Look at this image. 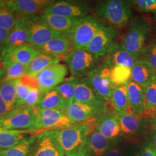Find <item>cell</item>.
Instances as JSON below:
<instances>
[{
    "label": "cell",
    "mask_w": 156,
    "mask_h": 156,
    "mask_svg": "<svg viewBox=\"0 0 156 156\" xmlns=\"http://www.w3.org/2000/svg\"><path fill=\"white\" fill-rule=\"evenodd\" d=\"M28 32V43L36 48L45 45L50 40L62 35L51 29L41 20L40 17L35 16H29Z\"/></svg>",
    "instance_id": "8fae6325"
},
{
    "label": "cell",
    "mask_w": 156,
    "mask_h": 156,
    "mask_svg": "<svg viewBox=\"0 0 156 156\" xmlns=\"http://www.w3.org/2000/svg\"><path fill=\"white\" fill-rule=\"evenodd\" d=\"M104 156H123V151L119 147L110 148L106 151Z\"/></svg>",
    "instance_id": "f6af8a7d"
},
{
    "label": "cell",
    "mask_w": 156,
    "mask_h": 156,
    "mask_svg": "<svg viewBox=\"0 0 156 156\" xmlns=\"http://www.w3.org/2000/svg\"><path fill=\"white\" fill-rule=\"evenodd\" d=\"M140 156V154H134L133 156Z\"/></svg>",
    "instance_id": "f907efd6"
},
{
    "label": "cell",
    "mask_w": 156,
    "mask_h": 156,
    "mask_svg": "<svg viewBox=\"0 0 156 156\" xmlns=\"http://www.w3.org/2000/svg\"><path fill=\"white\" fill-rule=\"evenodd\" d=\"M41 53V51L36 48L27 44L12 47L4 53L2 63L16 62L27 66Z\"/></svg>",
    "instance_id": "ac0fdd59"
},
{
    "label": "cell",
    "mask_w": 156,
    "mask_h": 156,
    "mask_svg": "<svg viewBox=\"0 0 156 156\" xmlns=\"http://www.w3.org/2000/svg\"><path fill=\"white\" fill-rule=\"evenodd\" d=\"M156 79V71L146 62L138 60L131 68V79L145 89Z\"/></svg>",
    "instance_id": "d4e9b609"
},
{
    "label": "cell",
    "mask_w": 156,
    "mask_h": 156,
    "mask_svg": "<svg viewBox=\"0 0 156 156\" xmlns=\"http://www.w3.org/2000/svg\"><path fill=\"white\" fill-rule=\"evenodd\" d=\"M36 136H32L26 141L11 147L0 149V156H31Z\"/></svg>",
    "instance_id": "d6a6232c"
},
{
    "label": "cell",
    "mask_w": 156,
    "mask_h": 156,
    "mask_svg": "<svg viewBox=\"0 0 156 156\" xmlns=\"http://www.w3.org/2000/svg\"><path fill=\"white\" fill-rule=\"evenodd\" d=\"M31 156H65V154L56 140L46 131L37 135Z\"/></svg>",
    "instance_id": "e0dca14e"
},
{
    "label": "cell",
    "mask_w": 156,
    "mask_h": 156,
    "mask_svg": "<svg viewBox=\"0 0 156 156\" xmlns=\"http://www.w3.org/2000/svg\"><path fill=\"white\" fill-rule=\"evenodd\" d=\"M13 110L14 109H12L11 107L6 104L0 94V119L4 117Z\"/></svg>",
    "instance_id": "ee69618b"
},
{
    "label": "cell",
    "mask_w": 156,
    "mask_h": 156,
    "mask_svg": "<svg viewBox=\"0 0 156 156\" xmlns=\"http://www.w3.org/2000/svg\"><path fill=\"white\" fill-rule=\"evenodd\" d=\"M106 108H97L73 101L68 104L65 110V113L75 123L79 124L93 118L96 115L104 113Z\"/></svg>",
    "instance_id": "2e32d148"
},
{
    "label": "cell",
    "mask_w": 156,
    "mask_h": 156,
    "mask_svg": "<svg viewBox=\"0 0 156 156\" xmlns=\"http://www.w3.org/2000/svg\"><path fill=\"white\" fill-rule=\"evenodd\" d=\"M111 79L115 85L127 83L131 79V68L124 66H116L111 68Z\"/></svg>",
    "instance_id": "e575fe53"
},
{
    "label": "cell",
    "mask_w": 156,
    "mask_h": 156,
    "mask_svg": "<svg viewBox=\"0 0 156 156\" xmlns=\"http://www.w3.org/2000/svg\"><path fill=\"white\" fill-rule=\"evenodd\" d=\"M110 140L106 139L97 130L87 137L81 156H102L110 149Z\"/></svg>",
    "instance_id": "ffe728a7"
},
{
    "label": "cell",
    "mask_w": 156,
    "mask_h": 156,
    "mask_svg": "<svg viewBox=\"0 0 156 156\" xmlns=\"http://www.w3.org/2000/svg\"><path fill=\"white\" fill-rule=\"evenodd\" d=\"M91 10L89 3L83 1H53L42 13L69 18L82 19L88 15Z\"/></svg>",
    "instance_id": "ba28073f"
},
{
    "label": "cell",
    "mask_w": 156,
    "mask_h": 156,
    "mask_svg": "<svg viewBox=\"0 0 156 156\" xmlns=\"http://www.w3.org/2000/svg\"><path fill=\"white\" fill-rule=\"evenodd\" d=\"M34 130H19L15 133H0V149H7L26 141L32 136L31 133H37Z\"/></svg>",
    "instance_id": "f546056e"
},
{
    "label": "cell",
    "mask_w": 156,
    "mask_h": 156,
    "mask_svg": "<svg viewBox=\"0 0 156 156\" xmlns=\"http://www.w3.org/2000/svg\"><path fill=\"white\" fill-rule=\"evenodd\" d=\"M0 94L3 100L12 109L17 108L15 79H0Z\"/></svg>",
    "instance_id": "4dcf8cb0"
},
{
    "label": "cell",
    "mask_w": 156,
    "mask_h": 156,
    "mask_svg": "<svg viewBox=\"0 0 156 156\" xmlns=\"http://www.w3.org/2000/svg\"><path fill=\"white\" fill-rule=\"evenodd\" d=\"M79 79L74 76L70 77L54 89L61 95L62 98L68 104L74 101L75 89Z\"/></svg>",
    "instance_id": "836d02e7"
},
{
    "label": "cell",
    "mask_w": 156,
    "mask_h": 156,
    "mask_svg": "<svg viewBox=\"0 0 156 156\" xmlns=\"http://www.w3.org/2000/svg\"><path fill=\"white\" fill-rule=\"evenodd\" d=\"M101 58L83 50H73L63 59L68 65L73 76L82 78L88 75L98 66Z\"/></svg>",
    "instance_id": "5b68a950"
},
{
    "label": "cell",
    "mask_w": 156,
    "mask_h": 156,
    "mask_svg": "<svg viewBox=\"0 0 156 156\" xmlns=\"http://www.w3.org/2000/svg\"><path fill=\"white\" fill-rule=\"evenodd\" d=\"M109 102L116 112L133 113L128 105L127 83L115 85Z\"/></svg>",
    "instance_id": "4316f807"
},
{
    "label": "cell",
    "mask_w": 156,
    "mask_h": 156,
    "mask_svg": "<svg viewBox=\"0 0 156 156\" xmlns=\"http://www.w3.org/2000/svg\"><path fill=\"white\" fill-rule=\"evenodd\" d=\"M40 19L53 30L64 34L69 38L81 19L44 13L41 15Z\"/></svg>",
    "instance_id": "d6986e66"
},
{
    "label": "cell",
    "mask_w": 156,
    "mask_h": 156,
    "mask_svg": "<svg viewBox=\"0 0 156 156\" xmlns=\"http://www.w3.org/2000/svg\"><path fill=\"white\" fill-rule=\"evenodd\" d=\"M128 105L133 113L142 116L145 111V90L129 80L127 83Z\"/></svg>",
    "instance_id": "603a6c76"
},
{
    "label": "cell",
    "mask_w": 156,
    "mask_h": 156,
    "mask_svg": "<svg viewBox=\"0 0 156 156\" xmlns=\"http://www.w3.org/2000/svg\"><path fill=\"white\" fill-rule=\"evenodd\" d=\"M19 19L6 8L0 12V28L11 31L16 26Z\"/></svg>",
    "instance_id": "f35d334b"
},
{
    "label": "cell",
    "mask_w": 156,
    "mask_h": 156,
    "mask_svg": "<svg viewBox=\"0 0 156 156\" xmlns=\"http://www.w3.org/2000/svg\"><path fill=\"white\" fill-rule=\"evenodd\" d=\"M106 26V23L97 16L87 15L81 19L69 36L73 49H83Z\"/></svg>",
    "instance_id": "3957f363"
},
{
    "label": "cell",
    "mask_w": 156,
    "mask_h": 156,
    "mask_svg": "<svg viewBox=\"0 0 156 156\" xmlns=\"http://www.w3.org/2000/svg\"><path fill=\"white\" fill-rule=\"evenodd\" d=\"M37 49L43 53L58 58H63L64 56L73 51V48L70 38L62 34L50 40L45 45L37 48Z\"/></svg>",
    "instance_id": "44dd1931"
},
{
    "label": "cell",
    "mask_w": 156,
    "mask_h": 156,
    "mask_svg": "<svg viewBox=\"0 0 156 156\" xmlns=\"http://www.w3.org/2000/svg\"><path fill=\"white\" fill-rule=\"evenodd\" d=\"M68 104L56 90L53 89L42 94L37 107L43 109L65 111Z\"/></svg>",
    "instance_id": "f1b7e54d"
},
{
    "label": "cell",
    "mask_w": 156,
    "mask_h": 156,
    "mask_svg": "<svg viewBox=\"0 0 156 156\" xmlns=\"http://www.w3.org/2000/svg\"><path fill=\"white\" fill-rule=\"evenodd\" d=\"M15 86L16 91L17 107L23 106L27 100L28 95L33 88L23 83L19 78L15 79Z\"/></svg>",
    "instance_id": "ab89813d"
},
{
    "label": "cell",
    "mask_w": 156,
    "mask_h": 156,
    "mask_svg": "<svg viewBox=\"0 0 156 156\" xmlns=\"http://www.w3.org/2000/svg\"><path fill=\"white\" fill-rule=\"evenodd\" d=\"M42 93L39 88H34L30 93L27 100L23 106L26 107H36L39 102Z\"/></svg>",
    "instance_id": "60d3db41"
},
{
    "label": "cell",
    "mask_w": 156,
    "mask_h": 156,
    "mask_svg": "<svg viewBox=\"0 0 156 156\" xmlns=\"http://www.w3.org/2000/svg\"><path fill=\"white\" fill-rule=\"evenodd\" d=\"M68 68L64 64L56 63L46 68L36 76L42 94L54 89L64 82Z\"/></svg>",
    "instance_id": "30bf717a"
},
{
    "label": "cell",
    "mask_w": 156,
    "mask_h": 156,
    "mask_svg": "<svg viewBox=\"0 0 156 156\" xmlns=\"http://www.w3.org/2000/svg\"><path fill=\"white\" fill-rule=\"evenodd\" d=\"M131 6L141 13H149L156 19V0H131Z\"/></svg>",
    "instance_id": "8d00e7d4"
},
{
    "label": "cell",
    "mask_w": 156,
    "mask_h": 156,
    "mask_svg": "<svg viewBox=\"0 0 156 156\" xmlns=\"http://www.w3.org/2000/svg\"><path fill=\"white\" fill-rule=\"evenodd\" d=\"M74 101L97 108H105L106 102L97 92L88 77L79 79L75 89Z\"/></svg>",
    "instance_id": "4fadbf2b"
},
{
    "label": "cell",
    "mask_w": 156,
    "mask_h": 156,
    "mask_svg": "<svg viewBox=\"0 0 156 156\" xmlns=\"http://www.w3.org/2000/svg\"><path fill=\"white\" fill-rule=\"evenodd\" d=\"M156 129L154 131H153V141H154V149L156 151V126L155 127Z\"/></svg>",
    "instance_id": "681fc988"
},
{
    "label": "cell",
    "mask_w": 156,
    "mask_h": 156,
    "mask_svg": "<svg viewBox=\"0 0 156 156\" xmlns=\"http://www.w3.org/2000/svg\"><path fill=\"white\" fill-rule=\"evenodd\" d=\"M137 56L127 50L122 42L115 43L106 54L104 64L112 68L116 66H124L132 68L138 61Z\"/></svg>",
    "instance_id": "5bb4252c"
},
{
    "label": "cell",
    "mask_w": 156,
    "mask_h": 156,
    "mask_svg": "<svg viewBox=\"0 0 156 156\" xmlns=\"http://www.w3.org/2000/svg\"><path fill=\"white\" fill-rule=\"evenodd\" d=\"M37 111V106H20L0 119V127L10 130L35 131L34 127Z\"/></svg>",
    "instance_id": "52a82bcc"
},
{
    "label": "cell",
    "mask_w": 156,
    "mask_h": 156,
    "mask_svg": "<svg viewBox=\"0 0 156 156\" xmlns=\"http://www.w3.org/2000/svg\"><path fill=\"white\" fill-rule=\"evenodd\" d=\"M78 125L68 118L64 111L37 108L34 129L40 133L68 128Z\"/></svg>",
    "instance_id": "8992f818"
},
{
    "label": "cell",
    "mask_w": 156,
    "mask_h": 156,
    "mask_svg": "<svg viewBox=\"0 0 156 156\" xmlns=\"http://www.w3.org/2000/svg\"><path fill=\"white\" fill-rule=\"evenodd\" d=\"M119 123L122 133L134 135L138 133L143 126L144 117L129 112H116L114 113Z\"/></svg>",
    "instance_id": "cb8c5ba5"
},
{
    "label": "cell",
    "mask_w": 156,
    "mask_h": 156,
    "mask_svg": "<svg viewBox=\"0 0 156 156\" xmlns=\"http://www.w3.org/2000/svg\"><path fill=\"white\" fill-rule=\"evenodd\" d=\"M19 130H10V129H6L5 128H2L0 127V133H15L17 132Z\"/></svg>",
    "instance_id": "c3c4849f"
},
{
    "label": "cell",
    "mask_w": 156,
    "mask_h": 156,
    "mask_svg": "<svg viewBox=\"0 0 156 156\" xmlns=\"http://www.w3.org/2000/svg\"><path fill=\"white\" fill-rule=\"evenodd\" d=\"M117 35V29L106 26L96 34L83 50L99 57H104L115 43V40Z\"/></svg>",
    "instance_id": "7c38bea8"
},
{
    "label": "cell",
    "mask_w": 156,
    "mask_h": 156,
    "mask_svg": "<svg viewBox=\"0 0 156 156\" xmlns=\"http://www.w3.org/2000/svg\"><path fill=\"white\" fill-rule=\"evenodd\" d=\"M26 65H23L16 62H9L3 64L4 78L6 79H16L20 78L23 75L26 74Z\"/></svg>",
    "instance_id": "d590c367"
},
{
    "label": "cell",
    "mask_w": 156,
    "mask_h": 156,
    "mask_svg": "<svg viewBox=\"0 0 156 156\" xmlns=\"http://www.w3.org/2000/svg\"><path fill=\"white\" fill-rule=\"evenodd\" d=\"M138 58L146 62L156 71V44L145 46L140 51Z\"/></svg>",
    "instance_id": "74e56055"
},
{
    "label": "cell",
    "mask_w": 156,
    "mask_h": 156,
    "mask_svg": "<svg viewBox=\"0 0 156 156\" xmlns=\"http://www.w3.org/2000/svg\"><path fill=\"white\" fill-rule=\"evenodd\" d=\"M11 31L0 28V61L2 60L4 52V46Z\"/></svg>",
    "instance_id": "7bdbcfd3"
},
{
    "label": "cell",
    "mask_w": 156,
    "mask_h": 156,
    "mask_svg": "<svg viewBox=\"0 0 156 156\" xmlns=\"http://www.w3.org/2000/svg\"><path fill=\"white\" fill-rule=\"evenodd\" d=\"M144 90L145 111L142 117L153 120L156 113V79Z\"/></svg>",
    "instance_id": "1f68e13d"
},
{
    "label": "cell",
    "mask_w": 156,
    "mask_h": 156,
    "mask_svg": "<svg viewBox=\"0 0 156 156\" xmlns=\"http://www.w3.org/2000/svg\"><path fill=\"white\" fill-rule=\"evenodd\" d=\"M96 118L68 128L46 131L64 151L65 156H81L87 137L96 129Z\"/></svg>",
    "instance_id": "6da1fadb"
},
{
    "label": "cell",
    "mask_w": 156,
    "mask_h": 156,
    "mask_svg": "<svg viewBox=\"0 0 156 156\" xmlns=\"http://www.w3.org/2000/svg\"><path fill=\"white\" fill-rule=\"evenodd\" d=\"M140 156H156V149L151 146H147L141 151Z\"/></svg>",
    "instance_id": "bcb514c9"
},
{
    "label": "cell",
    "mask_w": 156,
    "mask_h": 156,
    "mask_svg": "<svg viewBox=\"0 0 156 156\" xmlns=\"http://www.w3.org/2000/svg\"><path fill=\"white\" fill-rule=\"evenodd\" d=\"M59 62V58L41 52L27 65L26 74L36 77L46 68Z\"/></svg>",
    "instance_id": "83f0119b"
},
{
    "label": "cell",
    "mask_w": 156,
    "mask_h": 156,
    "mask_svg": "<svg viewBox=\"0 0 156 156\" xmlns=\"http://www.w3.org/2000/svg\"><path fill=\"white\" fill-rule=\"evenodd\" d=\"M87 77L98 94L109 102L115 87L112 81L111 68L102 63L93 69Z\"/></svg>",
    "instance_id": "9c48e42d"
},
{
    "label": "cell",
    "mask_w": 156,
    "mask_h": 156,
    "mask_svg": "<svg viewBox=\"0 0 156 156\" xmlns=\"http://www.w3.org/2000/svg\"><path fill=\"white\" fill-rule=\"evenodd\" d=\"M153 120H154L155 122H156V117H155V118H154V119H153Z\"/></svg>",
    "instance_id": "816d5d0a"
},
{
    "label": "cell",
    "mask_w": 156,
    "mask_h": 156,
    "mask_svg": "<svg viewBox=\"0 0 156 156\" xmlns=\"http://www.w3.org/2000/svg\"><path fill=\"white\" fill-rule=\"evenodd\" d=\"M96 15L116 29L122 28L131 20V6L129 1L101 0L97 2Z\"/></svg>",
    "instance_id": "7a4b0ae2"
},
{
    "label": "cell",
    "mask_w": 156,
    "mask_h": 156,
    "mask_svg": "<svg viewBox=\"0 0 156 156\" xmlns=\"http://www.w3.org/2000/svg\"><path fill=\"white\" fill-rule=\"evenodd\" d=\"M6 3H7V1H4V0L1 1L0 0V12L7 8Z\"/></svg>",
    "instance_id": "7dc6e473"
},
{
    "label": "cell",
    "mask_w": 156,
    "mask_h": 156,
    "mask_svg": "<svg viewBox=\"0 0 156 156\" xmlns=\"http://www.w3.org/2000/svg\"><path fill=\"white\" fill-rule=\"evenodd\" d=\"M97 123L95 130L108 140H111L115 139L122 133L119 123L114 114L101 116Z\"/></svg>",
    "instance_id": "484cf974"
},
{
    "label": "cell",
    "mask_w": 156,
    "mask_h": 156,
    "mask_svg": "<svg viewBox=\"0 0 156 156\" xmlns=\"http://www.w3.org/2000/svg\"><path fill=\"white\" fill-rule=\"evenodd\" d=\"M125 34L123 43L125 48L136 56L145 47L149 31V24L143 17H133Z\"/></svg>",
    "instance_id": "277c9868"
},
{
    "label": "cell",
    "mask_w": 156,
    "mask_h": 156,
    "mask_svg": "<svg viewBox=\"0 0 156 156\" xmlns=\"http://www.w3.org/2000/svg\"><path fill=\"white\" fill-rule=\"evenodd\" d=\"M53 1L48 0H11L7 1V8L16 16H32L44 11Z\"/></svg>",
    "instance_id": "9a60e30c"
},
{
    "label": "cell",
    "mask_w": 156,
    "mask_h": 156,
    "mask_svg": "<svg viewBox=\"0 0 156 156\" xmlns=\"http://www.w3.org/2000/svg\"><path fill=\"white\" fill-rule=\"evenodd\" d=\"M29 16L20 17L17 20L16 26L11 31L4 46V53L10 48L26 44L28 42ZM4 56V55H3Z\"/></svg>",
    "instance_id": "7402d4cb"
},
{
    "label": "cell",
    "mask_w": 156,
    "mask_h": 156,
    "mask_svg": "<svg viewBox=\"0 0 156 156\" xmlns=\"http://www.w3.org/2000/svg\"><path fill=\"white\" fill-rule=\"evenodd\" d=\"M19 80L23 83L27 85L33 89L38 87V82H37V78L35 76L25 74L20 78H19Z\"/></svg>",
    "instance_id": "b9f144b4"
}]
</instances>
